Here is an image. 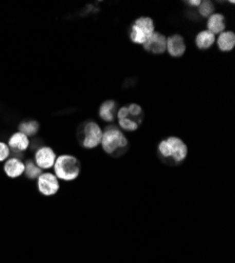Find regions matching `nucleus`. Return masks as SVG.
Returning <instances> with one entry per match:
<instances>
[{
	"label": "nucleus",
	"mask_w": 235,
	"mask_h": 263,
	"mask_svg": "<svg viewBox=\"0 0 235 263\" xmlns=\"http://www.w3.org/2000/svg\"><path fill=\"white\" fill-rule=\"evenodd\" d=\"M52 170L59 181L72 182L79 177L81 165L74 155L61 154L57 156Z\"/></svg>",
	"instance_id": "obj_1"
},
{
	"label": "nucleus",
	"mask_w": 235,
	"mask_h": 263,
	"mask_svg": "<svg viewBox=\"0 0 235 263\" xmlns=\"http://www.w3.org/2000/svg\"><path fill=\"white\" fill-rule=\"evenodd\" d=\"M159 155L173 161L174 163H182L188 156L187 144L176 136H170L161 140L157 146Z\"/></svg>",
	"instance_id": "obj_2"
},
{
	"label": "nucleus",
	"mask_w": 235,
	"mask_h": 263,
	"mask_svg": "<svg viewBox=\"0 0 235 263\" xmlns=\"http://www.w3.org/2000/svg\"><path fill=\"white\" fill-rule=\"evenodd\" d=\"M128 139L123 132L115 125L106 126L102 130V138L100 145L102 149L109 155H114L128 146Z\"/></svg>",
	"instance_id": "obj_3"
},
{
	"label": "nucleus",
	"mask_w": 235,
	"mask_h": 263,
	"mask_svg": "<svg viewBox=\"0 0 235 263\" xmlns=\"http://www.w3.org/2000/svg\"><path fill=\"white\" fill-rule=\"evenodd\" d=\"M155 32L154 20L150 17L141 16L134 20L130 30V39L135 45L143 46L148 38Z\"/></svg>",
	"instance_id": "obj_4"
},
{
	"label": "nucleus",
	"mask_w": 235,
	"mask_h": 263,
	"mask_svg": "<svg viewBox=\"0 0 235 263\" xmlns=\"http://www.w3.org/2000/svg\"><path fill=\"white\" fill-rule=\"evenodd\" d=\"M102 138V128L95 121H88L81 129L80 142L82 147L93 149L100 145Z\"/></svg>",
	"instance_id": "obj_5"
},
{
	"label": "nucleus",
	"mask_w": 235,
	"mask_h": 263,
	"mask_svg": "<svg viewBox=\"0 0 235 263\" xmlns=\"http://www.w3.org/2000/svg\"><path fill=\"white\" fill-rule=\"evenodd\" d=\"M37 190L44 197H53L60 190V181L53 172H42L36 180Z\"/></svg>",
	"instance_id": "obj_6"
},
{
	"label": "nucleus",
	"mask_w": 235,
	"mask_h": 263,
	"mask_svg": "<svg viewBox=\"0 0 235 263\" xmlns=\"http://www.w3.org/2000/svg\"><path fill=\"white\" fill-rule=\"evenodd\" d=\"M57 156L58 155L53 147L49 145H42L35 151L33 161L42 172H47L53 168Z\"/></svg>",
	"instance_id": "obj_7"
},
{
	"label": "nucleus",
	"mask_w": 235,
	"mask_h": 263,
	"mask_svg": "<svg viewBox=\"0 0 235 263\" xmlns=\"http://www.w3.org/2000/svg\"><path fill=\"white\" fill-rule=\"evenodd\" d=\"M142 47L149 53H152L155 55L164 54L167 48V37L164 34L155 31L148 38V40Z\"/></svg>",
	"instance_id": "obj_8"
},
{
	"label": "nucleus",
	"mask_w": 235,
	"mask_h": 263,
	"mask_svg": "<svg viewBox=\"0 0 235 263\" xmlns=\"http://www.w3.org/2000/svg\"><path fill=\"white\" fill-rule=\"evenodd\" d=\"M166 51L173 58L182 57L187 51V46L184 37L179 34H173L167 37Z\"/></svg>",
	"instance_id": "obj_9"
},
{
	"label": "nucleus",
	"mask_w": 235,
	"mask_h": 263,
	"mask_svg": "<svg viewBox=\"0 0 235 263\" xmlns=\"http://www.w3.org/2000/svg\"><path fill=\"white\" fill-rule=\"evenodd\" d=\"M25 161L13 156L4 162V173L10 179H17L25 174Z\"/></svg>",
	"instance_id": "obj_10"
},
{
	"label": "nucleus",
	"mask_w": 235,
	"mask_h": 263,
	"mask_svg": "<svg viewBox=\"0 0 235 263\" xmlns=\"http://www.w3.org/2000/svg\"><path fill=\"white\" fill-rule=\"evenodd\" d=\"M7 143L10 147L11 152L24 153L27 149H29V147L31 145V139L26 134L17 130L9 137Z\"/></svg>",
	"instance_id": "obj_11"
},
{
	"label": "nucleus",
	"mask_w": 235,
	"mask_h": 263,
	"mask_svg": "<svg viewBox=\"0 0 235 263\" xmlns=\"http://www.w3.org/2000/svg\"><path fill=\"white\" fill-rule=\"evenodd\" d=\"M225 16L221 13H213L208 17L207 30L214 35H219L226 31Z\"/></svg>",
	"instance_id": "obj_12"
},
{
	"label": "nucleus",
	"mask_w": 235,
	"mask_h": 263,
	"mask_svg": "<svg viewBox=\"0 0 235 263\" xmlns=\"http://www.w3.org/2000/svg\"><path fill=\"white\" fill-rule=\"evenodd\" d=\"M215 42L221 52H231L235 48V33L233 31H224L219 34Z\"/></svg>",
	"instance_id": "obj_13"
},
{
	"label": "nucleus",
	"mask_w": 235,
	"mask_h": 263,
	"mask_svg": "<svg viewBox=\"0 0 235 263\" xmlns=\"http://www.w3.org/2000/svg\"><path fill=\"white\" fill-rule=\"evenodd\" d=\"M215 40L216 36L214 34H212L208 30H203L195 36V46L197 49L206 51L214 46Z\"/></svg>",
	"instance_id": "obj_14"
},
{
	"label": "nucleus",
	"mask_w": 235,
	"mask_h": 263,
	"mask_svg": "<svg viewBox=\"0 0 235 263\" xmlns=\"http://www.w3.org/2000/svg\"><path fill=\"white\" fill-rule=\"evenodd\" d=\"M116 113V102L114 100H106L99 106L98 115L100 119L106 122H112L115 118Z\"/></svg>",
	"instance_id": "obj_15"
},
{
	"label": "nucleus",
	"mask_w": 235,
	"mask_h": 263,
	"mask_svg": "<svg viewBox=\"0 0 235 263\" xmlns=\"http://www.w3.org/2000/svg\"><path fill=\"white\" fill-rule=\"evenodd\" d=\"M18 130L26 134L28 137H33L38 133L39 123L36 120H25L19 123Z\"/></svg>",
	"instance_id": "obj_16"
},
{
	"label": "nucleus",
	"mask_w": 235,
	"mask_h": 263,
	"mask_svg": "<svg viewBox=\"0 0 235 263\" xmlns=\"http://www.w3.org/2000/svg\"><path fill=\"white\" fill-rule=\"evenodd\" d=\"M26 168H25V176L29 179V180H37V178L40 176V174L42 173V171L35 164V162L31 159L27 160L25 162Z\"/></svg>",
	"instance_id": "obj_17"
},
{
	"label": "nucleus",
	"mask_w": 235,
	"mask_h": 263,
	"mask_svg": "<svg viewBox=\"0 0 235 263\" xmlns=\"http://www.w3.org/2000/svg\"><path fill=\"white\" fill-rule=\"evenodd\" d=\"M128 112H129V118L135 120L137 123H140L141 116H142V108L139 104L131 103L128 105Z\"/></svg>",
	"instance_id": "obj_18"
},
{
	"label": "nucleus",
	"mask_w": 235,
	"mask_h": 263,
	"mask_svg": "<svg viewBox=\"0 0 235 263\" xmlns=\"http://www.w3.org/2000/svg\"><path fill=\"white\" fill-rule=\"evenodd\" d=\"M213 13H214V5H213L211 2H209V0H205V2L201 3L198 7V14L202 17L208 18Z\"/></svg>",
	"instance_id": "obj_19"
},
{
	"label": "nucleus",
	"mask_w": 235,
	"mask_h": 263,
	"mask_svg": "<svg viewBox=\"0 0 235 263\" xmlns=\"http://www.w3.org/2000/svg\"><path fill=\"white\" fill-rule=\"evenodd\" d=\"M118 124L119 127L125 132H135L138 128V123L129 117L124 119H119Z\"/></svg>",
	"instance_id": "obj_20"
},
{
	"label": "nucleus",
	"mask_w": 235,
	"mask_h": 263,
	"mask_svg": "<svg viewBox=\"0 0 235 263\" xmlns=\"http://www.w3.org/2000/svg\"><path fill=\"white\" fill-rule=\"evenodd\" d=\"M12 152L7 142L0 140V163H4L11 157Z\"/></svg>",
	"instance_id": "obj_21"
},
{
	"label": "nucleus",
	"mask_w": 235,
	"mask_h": 263,
	"mask_svg": "<svg viewBox=\"0 0 235 263\" xmlns=\"http://www.w3.org/2000/svg\"><path fill=\"white\" fill-rule=\"evenodd\" d=\"M116 115H117L118 120L129 117V112H128V107H126V106H121V107L118 109V111L116 112Z\"/></svg>",
	"instance_id": "obj_22"
},
{
	"label": "nucleus",
	"mask_w": 235,
	"mask_h": 263,
	"mask_svg": "<svg viewBox=\"0 0 235 263\" xmlns=\"http://www.w3.org/2000/svg\"><path fill=\"white\" fill-rule=\"evenodd\" d=\"M201 0H192V2H187V5L190 7H193V8H198L201 5Z\"/></svg>",
	"instance_id": "obj_23"
}]
</instances>
